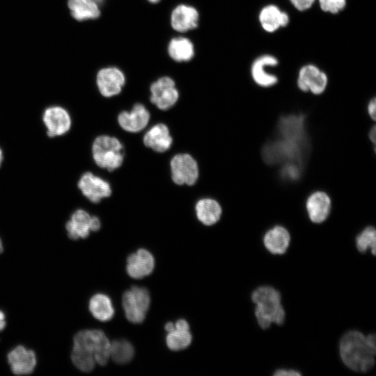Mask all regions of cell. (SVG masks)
I'll return each instance as SVG.
<instances>
[{
  "instance_id": "cell-1",
  "label": "cell",
  "mask_w": 376,
  "mask_h": 376,
  "mask_svg": "<svg viewBox=\"0 0 376 376\" xmlns=\"http://www.w3.org/2000/svg\"><path fill=\"white\" fill-rule=\"evenodd\" d=\"M309 148L304 116L291 114L280 118L276 137L265 145L262 155L270 165L297 164L304 166Z\"/></svg>"
},
{
  "instance_id": "cell-2",
  "label": "cell",
  "mask_w": 376,
  "mask_h": 376,
  "mask_svg": "<svg viewBox=\"0 0 376 376\" xmlns=\"http://www.w3.org/2000/svg\"><path fill=\"white\" fill-rule=\"evenodd\" d=\"M110 342L98 329L79 331L74 337L71 359L81 371L91 372L96 363L105 366L110 358Z\"/></svg>"
},
{
  "instance_id": "cell-3",
  "label": "cell",
  "mask_w": 376,
  "mask_h": 376,
  "mask_svg": "<svg viewBox=\"0 0 376 376\" xmlns=\"http://www.w3.org/2000/svg\"><path fill=\"white\" fill-rule=\"evenodd\" d=\"M339 353L343 363L350 369L360 373L370 370L375 365V335L365 336L359 331H350L340 340Z\"/></svg>"
},
{
  "instance_id": "cell-4",
  "label": "cell",
  "mask_w": 376,
  "mask_h": 376,
  "mask_svg": "<svg viewBox=\"0 0 376 376\" xmlns=\"http://www.w3.org/2000/svg\"><path fill=\"white\" fill-rule=\"evenodd\" d=\"M251 299L256 304V318L263 329L269 328L272 323H283L285 313L281 304V295L275 288L260 286L252 292Z\"/></svg>"
},
{
  "instance_id": "cell-5",
  "label": "cell",
  "mask_w": 376,
  "mask_h": 376,
  "mask_svg": "<svg viewBox=\"0 0 376 376\" xmlns=\"http://www.w3.org/2000/svg\"><path fill=\"white\" fill-rule=\"evenodd\" d=\"M92 157L97 166L112 171L119 168L124 159V148L120 141L108 135L97 136L91 148Z\"/></svg>"
},
{
  "instance_id": "cell-6",
  "label": "cell",
  "mask_w": 376,
  "mask_h": 376,
  "mask_svg": "<svg viewBox=\"0 0 376 376\" xmlns=\"http://www.w3.org/2000/svg\"><path fill=\"white\" fill-rule=\"evenodd\" d=\"M40 120L49 139L63 137L72 127V114L61 105L54 104L45 108L40 114Z\"/></svg>"
},
{
  "instance_id": "cell-7",
  "label": "cell",
  "mask_w": 376,
  "mask_h": 376,
  "mask_svg": "<svg viewBox=\"0 0 376 376\" xmlns=\"http://www.w3.org/2000/svg\"><path fill=\"white\" fill-rule=\"evenodd\" d=\"M150 297L145 288L133 286L124 292L123 307L127 319L134 324L141 323L149 308Z\"/></svg>"
},
{
  "instance_id": "cell-8",
  "label": "cell",
  "mask_w": 376,
  "mask_h": 376,
  "mask_svg": "<svg viewBox=\"0 0 376 376\" xmlns=\"http://www.w3.org/2000/svg\"><path fill=\"white\" fill-rule=\"evenodd\" d=\"M77 187L91 203H98L111 194L109 183L91 171L83 173L77 182Z\"/></svg>"
},
{
  "instance_id": "cell-9",
  "label": "cell",
  "mask_w": 376,
  "mask_h": 376,
  "mask_svg": "<svg viewBox=\"0 0 376 376\" xmlns=\"http://www.w3.org/2000/svg\"><path fill=\"white\" fill-rule=\"evenodd\" d=\"M173 181L179 185H193L198 177V168L196 160L189 154H178L171 161Z\"/></svg>"
},
{
  "instance_id": "cell-10",
  "label": "cell",
  "mask_w": 376,
  "mask_h": 376,
  "mask_svg": "<svg viewBox=\"0 0 376 376\" xmlns=\"http://www.w3.org/2000/svg\"><path fill=\"white\" fill-rule=\"evenodd\" d=\"M150 101L162 110H167L177 102L179 94L174 81L169 77H163L150 86Z\"/></svg>"
},
{
  "instance_id": "cell-11",
  "label": "cell",
  "mask_w": 376,
  "mask_h": 376,
  "mask_svg": "<svg viewBox=\"0 0 376 376\" xmlns=\"http://www.w3.org/2000/svg\"><path fill=\"white\" fill-rule=\"evenodd\" d=\"M327 82V75L312 64L303 66L298 74L297 86L304 92L320 95L326 89Z\"/></svg>"
},
{
  "instance_id": "cell-12",
  "label": "cell",
  "mask_w": 376,
  "mask_h": 376,
  "mask_svg": "<svg viewBox=\"0 0 376 376\" xmlns=\"http://www.w3.org/2000/svg\"><path fill=\"white\" fill-rule=\"evenodd\" d=\"M96 82L101 95L109 97L120 93L125 84V78L120 70L109 67L98 72Z\"/></svg>"
},
{
  "instance_id": "cell-13",
  "label": "cell",
  "mask_w": 376,
  "mask_h": 376,
  "mask_svg": "<svg viewBox=\"0 0 376 376\" xmlns=\"http://www.w3.org/2000/svg\"><path fill=\"white\" fill-rule=\"evenodd\" d=\"M92 221L93 216L86 210H75L65 225L68 237L73 240L88 237L92 231Z\"/></svg>"
},
{
  "instance_id": "cell-14",
  "label": "cell",
  "mask_w": 376,
  "mask_h": 376,
  "mask_svg": "<svg viewBox=\"0 0 376 376\" xmlns=\"http://www.w3.org/2000/svg\"><path fill=\"white\" fill-rule=\"evenodd\" d=\"M154 266L152 255L144 249H139L127 258V272L133 279H139L148 276L152 272Z\"/></svg>"
},
{
  "instance_id": "cell-15",
  "label": "cell",
  "mask_w": 376,
  "mask_h": 376,
  "mask_svg": "<svg viewBox=\"0 0 376 376\" xmlns=\"http://www.w3.org/2000/svg\"><path fill=\"white\" fill-rule=\"evenodd\" d=\"M8 361L14 374L29 375L36 368V357L33 350L19 345L8 354Z\"/></svg>"
},
{
  "instance_id": "cell-16",
  "label": "cell",
  "mask_w": 376,
  "mask_h": 376,
  "mask_svg": "<svg viewBox=\"0 0 376 376\" xmlns=\"http://www.w3.org/2000/svg\"><path fill=\"white\" fill-rule=\"evenodd\" d=\"M277 64V58L272 55L265 54L257 58L251 68V75L254 82L262 87H270L275 85L278 81L276 76L268 72L267 70Z\"/></svg>"
},
{
  "instance_id": "cell-17",
  "label": "cell",
  "mask_w": 376,
  "mask_h": 376,
  "mask_svg": "<svg viewBox=\"0 0 376 376\" xmlns=\"http://www.w3.org/2000/svg\"><path fill=\"white\" fill-rule=\"evenodd\" d=\"M150 119V113L141 104L134 105L131 111H123L118 116L120 126L125 131L137 132L146 127Z\"/></svg>"
},
{
  "instance_id": "cell-18",
  "label": "cell",
  "mask_w": 376,
  "mask_h": 376,
  "mask_svg": "<svg viewBox=\"0 0 376 376\" xmlns=\"http://www.w3.org/2000/svg\"><path fill=\"white\" fill-rule=\"evenodd\" d=\"M331 207L330 197L324 191H315L306 200V208L309 219L316 224L323 222L328 217Z\"/></svg>"
},
{
  "instance_id": "cell-19",
  "label": "cell",
  "mask_w": 376,
  "mask_h": 376,
  "mask_svg": "<svg viewBox=\"0 0 376 376\" xmlns=\"http://www.w3.org/2000/svg\"><path fill=\"white\" fill-rule=\"evenodd\" d=\"M198 11L192 6L181 4L173 10L171 17V26L174 30L185 32L197 27Z\"/></svg>"
},
{
  "instance_id": "cell-20",
  "label": "cell",
  "mask_w": 376,
  "mask_h": 376,
  "mask_svg": "<svg viewBox=\"0 0 376 376\" xmlns=\"http://www.w3.org/2000/svg\"><path fill=\"white\" fill-rule=\"evenodd\" d=\"M173 139L168 127L162 123L152 127L144 135L143 143L148 148L158 152L169 150Z\"/></svg>"
},
{
  "instance_id": "cell-21",
  "label": "cell",
  "mask_w": 376,
  "mask_h": 376,
  "mask_svg": "<svg viewBox=\"0 0 376 376\" xmlns=\"http://www.w3.org/2000/svg\"><path fill=\"white\" fill-rule=\"evenodd\" d=\"M290 18L284 11L275 5H267L259 14V22L263 29L269 33L274 32L288 24Z\"/></svg>"
},
{
  "instance_id": "cell-22",
  "label": "cell",
  "mask_w": 376,
  "mask_h": 376,
  "mask_svg": "<svg viewBox=\"0 0 376 376\" xmlns=\"http://www.w3.org/2000/svg\"><path fill=\"white\" fill-rule=\"evenodd\" d=\"M290 235L288 230L276 226L266 232L263 237L265 248L273 254L284 253L290 244Z\"/></svg>"
},
{
  "instance_id": "cell-23",
  "label": "cell",
  "mask_w": 376,
  "mask_h": 376,
  "mask_svg": "<svg viewBox=\"0 0 376 376\" xmlns=\"http://www.w3.org/2000/svg\"><path fill=\"white\" fill-rule=\"evenodd\" d=\"M198 219L205 226H212L217 223L221 214L219 203L212 198L199 200L195 206Z\"/></svg>"
},
{
  "instance_id": "cell-24",
  "label": "cell",
  "mask_w": 376,
  "mask_h": 376,
  "mask_svg": "<svg viewBox=\"0 0 376 376\" xmlns=\"http://www.w3.org/2000/svg\"><path fill=\"white\" fill-rule=\"evenodd\" d=\"M89 310L95 318L102 322L110 320L114 315V308L110 298L101 293L91 298Z\"/></svg>"
},
{
  "instance_id": "cell-25",
  "label": "cell",
  "mask_w": 376,
  "mask_h": 376,
  "mask_svg": "<svg viewBox=\"0 0 376 376\" xmlns=\"http://www.w3.org/2000/svg\"><path fill=\"white\" fill-rule=\"evenodd\" d=\"M68 5L72 17L78 21L96 19L100 15L98 6L93 0H68Z\"/></svg>"
},
{
  "instance_id": "cell-26",
  "label": "cell",
  "mask_w": 376,
  "mask_h": 376,
  "mask_svg": "<svg viewBox=\"0 0 376 376\" xmlns=\"http://www.w3.org/2000/svg\"><path fill=\"white\" fill-rule=\"evenodd\" d=\"M168 52L173 60L179 62L189 61L194 54L192 42L184 37L173 38L169 42Z\"/></svg>"
},
{
  "instance_id": "cell-27",
  "label": "cell",
  "mask_w": 376,
  "mask_h": 376,
  "mask_svg": "<svg viewBox=\"0 0 376 376\" xmlns=\"http://www.w3.org/2000/svg\"><path fill=\"white\" fill-rule=\"evenodd\" d=\"M110 357L118 364H125L130 362L134 354L132 345L127 340L121 339L110 343Z\"/></svg>"
},
{
  "instance_id": "cell-28",
  "label": "cell",
  "mask_w": 376,
  "mask_h": 376,
  "mask_svg": "<svg viewBox=\"0 0 376 376\" xmlns=\"http://www.w3.org/2000/svg\"><path fill=\"white\" fill-rule=\"evenodd\" d=\"M191 334L189 331L174 329L168 333L166 338L167 347L173 351L187 348L191 342Z\"/></svg>"
},
{
  "instance_id": "cell-29",
  "label": "cell",
  "mask_w": 376,
  "mask_h": 376,
  "mask_svg": "<svg viewBox=\"0 0 376 376\" xmlns=\"http://www.w3.org/2000/svg\"><path fill=\"white\" fill-rule=\"evenodd\" d=\"M356 246L359 251L361 253L370 249L372 254L375 255L376 231L374 227H366L357 236Z\"/></svg>"
},
{
  "instance_id": "cell-30",
  "label": "cell",
  "mask_w": 376,
  "mask_h": 376,
  "mask_svg": "<svg viewBox=\"0 0 376 376\" xmlns=\"http://www.w3.org/2000/svg\"><path fill=\"white\" fill-rule=\"evenodd\" d=\"M320 8L332 14L338 13L346 5V0H318Z\"/></svg>"
},
{
  "instance_id": "cell-31",
  "label": "cell",
  "mask_w": 376,
  "mask_h": 376,
  "mask_svg": "<svg viewBox=\"0 0 376 376\" xmlns=\"http://www.w3.org/2000/svg\"><path fill=\"white\" fill-rule=\"evenodd\" d=\"M315 0H290L293 6L300 11L309 9Z\"/></svg>"
},
{
  "instance_id": "cell-32",
  "label": "cell",
  "mask_w": 376,
  "mask_h": 376,
  "mask_svg": "<svg viewBox=\"0 0 376 376\" xmlns=\"http://www.w3.org/2000/svg\"><path fill=\"white\" fill-rule=\"evenodd\" d=\"M301 374L295 370H291V369H279L276 370L274 375L275 376H295V375H301Z\"/></svg>"
},
{
  "instance_id": "cell-33",
  "label": "cell",
  "mask_w": 376,
  "mask_h": 376,
  "mask_svg": "<svg viewBox=\"0 0 376 376\" xmlns=\"http://www.w3.org/2000/svg\"><path fill=\"white\" fill-rule=\"evenodd\" d=\"M375 110H376V102L375 98H373L371 100L368 105V112L370 116L373 120H375L376 114H375Z\"/></svg>"
},
{
  "instance_id": "cell-34",
  "label": "cell",
  "mask_w": 376,
  "mask_h": 376,
  "mask_svg": "<svg viewBox=\"0 0 376 376\" xmlns=\"http://www.w3.org/2000/svg\"><path fill=\"white\" fill-rule=\"evenodd\" d=\"M175 329L183 331H189V326L185 320L180 319L175 322Z\"/></svg>"
},
{
  "instance_id": "cell-35",
  "label": "cell",
  "mask_w": 376,
  "mask_h": 376,
  "mask_svg": "<svg viewBox=\"0 0 376 376\" xmlns=\"http://www.w3.org/2000/svg\"><path fill=\"white\" fill-rule=\"evenodd\" d=\"M5 315L3 311H0V331L6 327Z\"/></svg>"
},
{
  "instance_id": "cell-36",
  "label": "cell",
  "mask_w": 376,
  "mask_h": 376,
  "mask_svg": "<svg viewBox=\"0 0 376 376\" xmlns=\"http://www.w3.org/2000/svg\"><path fill=\"white\" fill-rule=\"evenodd\" d=\"M369 136L373 144L375 143V127L373 126L369 133Z\"/></svg>"
},
{
  "instance_id": "cell-37",
  "label": "cell",
  "mask_w": 376,
  "mask_h": 376,
  "mask_svg": "<svg viewBox=\"0 0 376 376\" xmlns=\"http://www.w3.org/2000/svg\"><path fill=\"white\" fill-rule=\"evenodd\" d=\"M5 159V153L3 151V149L0 146V169L2 166L3 164L4 163Z\"/></svg>"
},
{
  "instance_id": "cell-38",
  "label": "cell",
  "mask_w": 376,
  "mask_h": 376,
  "mask_svg": "<svg viewBox=\"0 0 376 376\" xmlns=\"http://www.w3.org/2000/svg\"><path fill=\"white\" fill-rule=\"evenodd\" d=\"M175 329V324L172 322H168L165 325V329L169 333Z\"/></svg>"
},
{
  "instance_id": "cell-39",
  "label": "cell",
  "mask_w": 376,
  "mask_h": 376,
  "mask_svg": "<svg viewBox=\"0 0 376 376\" xmlns=\"http://www.w3.org/2000/svg\"><path fill=\"white\" fill-rule=\"evenodd\" d=\"M2 251H3V245H2L1 240L0 239V253H1Z\"/></svg>"
},
{
  "instance_id": "cell-40",
  "label": "cell",
  "mask_w": 376,
  "mask_h": 376,
  "mask_svg": "<svg viewBox=\"0 0 376 376\" xmlns=\"http://www.w3.org/2000/svg\"><path fill=\"white\" fill-rule=\"evenodd\" d=\"M149 1L150 3H157L159 1V0H148Z\"/></svg>"
},
{
  "instance_id": "cell-41",
  "label": "cell",
  "mask_w": 376,
  "mask_h": 376,
  "mask_svg": "<svg viewBox=\"0 0 376 376\" xmlns=\"http://www.w3.org/2000/svg\"><path fill=\"white\" fill-rule=\"evenodd\" d=\"M94 1H95L96 3H100L102 1V0H93Z\"/></svg>"
}]
</instances>
